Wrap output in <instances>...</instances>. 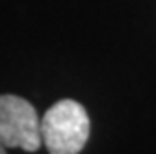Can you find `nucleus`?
Segmentation results:
<instances>
[{
	"label": "nucleus",
	"mask_w": 156,
	"mask_h": 154,
	"mask_svg": "<svg viewBox=\"0 0 156 154\" xmlns=\"http://www.w3.org/2000/svg\"><path fill=\"white\" fill-rule=\"evenodd\" d=\"M0 139L6 149L39 150L41 121L28 100L17 95H0Z\"/></svg>",
	"instance_id": "nucleus-2"
},
{
	"label": "nucleus",
	"mask_w": 156,
	"mask_h": 154,
	"mask_svg": "<svg viewBox=\"0 0 156 154\" xmlns=\"http://www.w3.org/2000/svg\"><path fill=\"white\" fill-rule=\"evenodd\" d=\"M6 150H8V149L4 147V143H2V139H0V154H2V152H6Z\"/></svg>",
	"instance_id": "nucleus-3"
},
{
	"label": "nucleus",
	"mask_w": 156,
	"mask_h": 154,
	"mask_svg": "<svg viewBox=\"0 0 156 154\" xmlns=\"http://www.w3.org/2000/svg\"><path fill=\"white\" fill-rule=\"evenodd\" d=\"M89 138L86 108L71 99L56 102L41 119V139L50 154H76Z\"/></svg>",
	"instance_id": "nucleus-1"
}]
</instances>
